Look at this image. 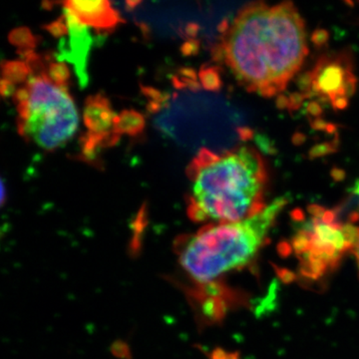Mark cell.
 <instances>
[{"label":"cell","instance_id":"7a4b0ae2","mask_svg":"<svg viewBox=\"0 0 359 359\" xmlns=\"http://www.w3.org/2000/svg\"><path fill=\"white\" fill-rule=\"evenodd\" d=\"M187 212L195 223H233L263 211L268 173L250 146L223 153L204 148L187 168Z\"/></svg>","mask_w":359,"mask_h":359},{"label":"cell","instance_id":"6da1fadb","mask_svg":"<svg viewBox=\"0 0 359 359\" xmlns=\"http://www.w3.org/2000/svg\"><path fill=\"white\" fill-rule=\"evenodd\" d=\"M219 51L224 65L248 91L276 96L308 56L306 26L290 2L249 4L224 30Z\"/></svg>","mask_w":359,"mask_h":359},{"label":"cell","instance_id":"5b68a950","mask_svg":"<svg viewBox=\"0 0 359 359\" xmlns=\"http://www.w3.org/2000/svg\"><path fill=\"white\" fill-rule=\"evenodd\" d=\"M358 233V226L341 223L334 211L311 208L292 238L302 273L316 278L334 269L342 257L353 250Z\"/></svg>","mask_w":359,"mask_h":359},{"label":"cell","instance_id":"3957f363","mask_svg":"<svg viewBox=\"0 0 359 359\" xmlns=\"http://www.w3.org/2000/svg\"><path fill=\"white\" fill-rule=\"evenodd\" d=\"M4 96L15 104L18 132L45 151L62 147L79 128V113L71 95L69 73L62 63L28 53L2 65Z\"/></svg>","mask_w":359,"mask_h":359},{"label":"cell","instance_id":"52a82bcc","mask_svg":"<svg viewBox=\"0 0 359 359\" xmlns=\"http://www.w3.org/2000/svg\"><path fill=\"white\" fill-rule=\"evenodd\" d=\"M6 187H4V182H2L1 178H0V208L4 205V203H6Z\"/></svg>","mask_w":359,"mask_h":359},{"label":"cell","instance_id":"9c48e42d","mask_svg":"<svg viewBox=\"0 0 359 359\" xmlns=\"http://www.w3.org/2000/svg\"><path fill=\"white\" fill-rule=\"evenodd\" d=\"M1 96H4V91H2L1 76H0V98H1Z\"/></svg>","mask_w":359,"mask_h":359},{"label":"cell","instance_id":"277c9868","mask_svg":"<svg viewBox=\"0 0 359 359\" xmlns=\"http://www.w3.org/2000/svg\"><path fill=\"white\" fill-rule=\"evenodd\" d=\"M278 198L263 211L233 223L207 224L177 244L180 266L199 285L214 283L226 273L244 268L268 240L269 231L287 205Z\"/></svg>","mask_w":359,"mask_h":359},{"label":"cell","instance_id":"ba28073f","mask_svg":"<svg viewBox=\"0 0 359 359\" xmlns=\"http://www.w3.org/2000/svg\"><path fill=\"white\" fill-rule=\"evenodd\" d=\"M356 193L359 195V184L358 187H356ZM354 256H355L356 262H358V268H359V233H358V240H356L355 245H354L353 250Z\"/></svg>","mask_w":359,"mask_h":359},{"label":"cell","instance_id":"8992f818","mask_svg":"<svg viewBox=\"0 0 359 359\" xmlns=\"http://www.w3.org/2000/svg\"><path fill=\"white\" fill-rule=\"evenodd\" d=\"M65 6L66 13L76 25L107 30L121 21L119 13L108 1H69Z\"/></svg>","mask_w":359,"mask_h":359}]
</instances>
